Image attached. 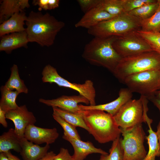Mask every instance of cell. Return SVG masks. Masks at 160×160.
I'll list each match as a JSON object with an SVG mask.
<instances>
[{"instance_id": "24", "label": "cell", "mask_w": 160, "mask_h": 160, "mask_svg": "<svg viewBox=\"0 0 160 160\" xmlns=\"http://www.w3.org/2000/svg\"><path fill=\"white\" fill-rule=\"evenodd\" d=\"M52 108L53 113L58 115L74 126L83 128L89 133V129L81 114L73 113L56 107Z\"/></svg>"}, {"instance_id": "23", "label": "cell", "mask_w": 160, "mask_h": 160, "mask_svg": "<svg viewBox=\"0 0 160 160\" xmlns=\"http://www.w3.org/2000/svg\"><path fill=\"white\" fill-rule=\"evenodd\" d=\"M1 97L0 108L7 111L18 107L16 103V98L20 93L16 90L10 89L5 85L0 88Z\"/></svg>"}, {"instance_id": "31", "label": "cell", "mask_w": 160, "mask_h": 160, "mask_svg": "<svg viewBox=\"0 0 160 160\" xmlns=\"http://www.w3.org/2000/svg\"><path fill=\"white\" fill-rule=\"evenodd\" d=\"M53 119L62 127L64 132L72 138L81 140V137L76 128V127L68 122L58 115L53 113Z\"/></svg>"}, {"instance_id": "22", "label": "cell", "mask_w": 160, "mask_h": 160, "mask_svg": "<svg viewBox=\"0 0 160 160\" xmlns=\"http://www.w3.org/2000/svg\"><path fill=\"white\" fill-rule=\"evenodd\" d=\"M21 138L13 128L4 132L0 136V153H5L10 150L20 153L21 149Z\"/></svg>"}, {"instance_id": "35", "label": "cell", "mask_w": 160, "mask_h": 160, "mask_svg": "<svg viewBox=\"0 0 160 160\" xmlns=\"http://www.w3.org/2000/svg\"><path fill=\"white\" fill-rule=\"evenodd\" d=\"M32 4L34 6L38 5L39 10H49L48 0H34L33 1Z\"/></svg>"}, {"instance_id": "10", "label": "cell", "mask_w": 160, "mask_h": 160, "mask_svg": "<svg viewBox=\"0 0 160 160\" xmlns=\"http://www.w3.org/2000/svg\"><path fill=\"white\" fill-rule=\"evenodd\" d=\"M112 45L122 58L153 51L149 44L137 31L116 37Z\"/></svg>"}, {"instance_id": "16", "label": "cell", "mask_w": 160, "mask_h": 160, "mask_svg": "<svg viewBox=\"0 0 160 160\" xmlns=\"http://www.w3.org/2000/svg\"><path fill=\"white\" fill-rule=\"evenodd\" d=\"M0 37V51L7 54L20 47H27L29 42L26 31L11 33Z\"/></svg>"}, {"instance_id": "28", "label": "cell", "mask_w": 160, "mask_h": 160, "mask_svg": "<svg viewBox=\"0 0 160 160\" xmlns=\"http://www.w3.org/2000/svg\"><path fill=\"white\" fill-rule=\"evenodd\" d=\"M159 5L156 2L144 5L128 12L141 20L148 19L151 17L157 10Z\"/></svg>"}, {"instance_id": "15", "label": "cell", "mask_w": 160, "mask_h": 160, "mask_svg": "<svg viewBox=\"0 0 160 160\" xmlns=\"http://www.w3.org/2000/svg\"><path fill=\"white\" fill-rule=\"evenodd\" d=\"M63 138L72 146L74 152L72 156L74 160H84L88 155L93 153L108 154L101 149L95 147L90 141L85 142L72 138L64 132Z\"/></svg>"}, {"instance_id": "26", "label": "cell", "mask_w": 160, "mask_h": 160, "mask_svg": "<svg viewBox=\"0 0 160 160\" xmlns=\"http://www.w3.org/2000/svg\"><path fill=\"white\" fill-rule=\"evenodd\" d=\"M124 0H100L97 6L109 14L116 16L125 12Z\"/></svg>"}, {"instance_id": "17", "label": "cell", "mask_w": 160, "mask_h": 160, "mask_svg": "<svg viewBox=\"0 0 160 160\" xmlns=\"http://www.w3.org/2000/svg\"><path fill=\"white\" fill-rule=\"evenodd\" d=\"M115 16L97 7L85 13L75 26L76 28H84L88 30Z\"/></svg>"}, {"instance_id": "39", "label": "cell", "mask_w": 160, "mask_h": 160, "mask_svg": "<svg viewBox=\"0 0 160 160\" xmlns=\"http://www.w3.org/2000/svg\"><path fill=\"white\" fill-rule=\"evenodd\" d=\"M56 155L53 151H50L39 160H54Z\"/></svg>"}, {"instance_id": "37", "label": "cell", "mask_w": 160, "mask_h": 160, "mask_svg": "<svg viewBox=\"0 0 160 160\" xmlns=\"http://www.w3.org/2000/svg\"><path fill=\"white\" fill-rule=\"evenodd\" d=\"M6 112L0 108V123L3 127L7 128L8 127L7 123L6 120Z\"/></svg>"}, {"instance_id": "34", "label": "cell", "mask_w": 160, "mask_h": 160, "mask_svg": "<svg viewBox=\"0 0 160 160\" xmlns=\"http://www.w3.org/2000/svg\"><path fill=\"white\" fill-rule=\"evenodd\" d=\"M54 160H74L66 148H61L57 154L55 156Z\"/></svg>"}, {"instance_id": "44", "label": "cell", "mask_w": 160, "mask_h": 160, "mask_svg": "<svg viewBox=\"0 0 160 160\" xmlns=\"http://www.w3.org/2000/svg\"><path fill=\"white\" fill-rule=\"evenodd\" d=\"M160 90V70H159V79L158 87V90Z\"/></svg>"}, {"instance_id": "27", "label": "cell", "mask_w": 160, "mask_h": 160, "mask_svg": "<svg viewBox=\"0 0 160 160\" xmlns=\"http://www.w3.org/2000/svg\"><path fill=\"white\" fill-rule=\"evenodd\" d=\"M140 30L153 33L160 32V6L151 17L142 20Z\"/></svg>"}, {"instance_id": "5", "label": "cell", "mask_w": 160, "mask_h": 160, "mask_svg": "<svg viewBox=\"0 0 160 160\" xmlns=\"http://www.w3.org/2000/svg\"><path fill=\"white\" fill-rule=\"evenodd\" d=\"M160 70V54L152 51L122 58L114 75L122 82L127 77L146 71Z\"/></svg>"}, {"instance_id": "9", "label": "cell", "mask_w": 160, "mask_h": 160, "mask_svg": "<svg viewBox=\"0 0 160 160\" xmlns=\"http://www.w3.org/2000/svg\"><path fill=\"white\" fill-rule=\"evenodd\" d=\"M113 116L117 124L122 128H127L143 122L145 123L144 104L142 97L138 99L130 100Z\"/></svg>"}, {"instance_id": "25", "label": "cell", "mask_w": 160, "mask_h": 160, "mask_svg": "<svg viewBox=\"0 0 160 160\" xmlns=\"http://www.w3.org/2000/svg\"><path fill=\"white\" fill-rule=\"evenodd\" d=\"M10 77L5 85L8 88L12 90H16L20 93L27 94L28 89L24 83L23 80L20 79L17 65L14 64L11 68Z\"/></svg>"}, {"instance_id": "18", "label": "cell", "mask_w": 160, "mask_h": 160, "mask_svg": "<svg viewBox=\"0 0 160 160\" xmlns=\"http://www.w3.org/2000/svg\"><path fill=\"white\" fill-rule=\"evenodd\" d=\"M21 147L20 153L24 160H39L47 153L50 145L46 144L41 146L24 137L21 138Z\"/></svg>"}, {"instance_id": "43", "label": "cell", "mask_w": 160, "mask_h": 160, "mask_svg": "<svg viewBox=\"0 0 160 160\" xmlns=\"http://www.w3.org/2000/svg\"><path fill=\"white\" fill-rule=\"evenodd\" d=\"M153 94L156 97L160 99V90L156 91Z\"/></svg>"}, {"instance_id": "14", "label": "cell", "mask_w": 160, "mask_h": 160, "mask_svg": "<svg viewBox=\"0 0 160 160\" xmlns=\"http://www.w3.org/2000/svg\"><path fill=\"white\" fill-rule=\"evenodd\" d=\"M132 93L128 88H123L119 91L118 97L110 102L95 105L79 104V107L81 110L103 111L113 116L124 105L132 99Z\"/></svg>"}, {"instance_id": "1", "label": "cell", "mask_w": 160, "mask_h": 160, "mask_svg": "<svg viewBox=\"0 0 160 160\" xmlns=\"http://www.w3.org/2000/svg\"><path fill=\"white\" fill-rule=\"evenodd\" d=\"M25 22L29 42H36L42 47L52 45L57 35L65 25L48 12L43 14L33 11L29 13Z\"/></svg>"}, {"instance_id": "3", "label": "cell", "mask_w": 160, "mask_h": 160, "mask_svg": "<svg viewBox=\"0 0 160 160\" xmlns=\"http://www.w3.org/2000/svg\"><path fill=\"white\" fill-rule=\"evenodd\" d=\"M81 113L89 133L98 143L113 142L120 136V128L111 114L98 110H82Z\"/></svg>"}, {"instance_id": "19", "label": "cell", "mask_w": 160, "mask_h": 160, "mask_svg": "<svg viewBox=\"0 0 160 160\" xmlns=\"http://www.w3.org/2000/svg\"><path fill=\"white\" fill-rule=\"evenodd\" d=\"M27 16L24 11L15 13L0 25V36L26 31L24 27Z\"/></svg>"}, {"instance_id": "8", "label": "cell", "mask_w": 160, "mask_h": 160, "mask_svg": "<svg viewBox=\"0 0 160 160\" xmlns=\"http://www.w3.org/2000/svg\"><path fill=\"white\" fill-rule=\"evenodd\" d=\"M159 79V71L151 70L129 76L122 82L132 93L146 97L158 90Z\"/></svg>"}, {"instance_id": "4", "label": "cell", "mask_w": 160, "mask_h": 160, "mask_svg": "<svg viewBox=\"0 0 160 160\" xmlns=\"http://www.w3.org/2000/svg\"><path fill=\"white\" fill-rule=\"evenodd\" d=\"M142 20L128 13L124 12L88 30L94 37H119L140 30Z\"/></svg>"}, {"instance_id": "29", "label": "cell", "mask_w": 160, "mask_h": 160, "mask_svg": "<svg viewBox=\"0 0 160 160\" xmlns=\"http://www.w3.org/2000/svg\"><path fill=\"white\" fill-rule=\"evenodd\" d=\"M120 136L113 143L107 154H101L99 160H123V151L120 142Z\"/></svg>"}, {"instance_id": "45", "label": "cell", "mask_w": 160, "mask_h": 160, "mask_svg": "<svg viewBox=\"0 0 160 160\" xmlns=\"http://www.w3.org/2000/svg\"><path fill=\"white\" fill-rule=\"evenodd\" d=\"M157 3L158 4L159 6H160V0H157Z\"/></svg>"}, {"instance_id": "36", "label": "cell", "mask_w": 160, "mask_h": 160, "mask_svg": "<svg viewBox=\"0 0 160 160\" xmlns=\"http://www.w3.org/2000/svg\"><path fill=\"white\" fill-rule=\"evenodd\" d=\"M146 98L158 108L160 113V99L156 97L153 94L148 96Z\"/></svg>"}, {"instance_id": "13", "label": "cell", "mask_w": 160, "mask_h": 160, "mask_svg": "<svg viewBox=\"0 0 160 160\" xmlns=\"http://www.w3.org/2000/svg\"><path fill=\"white\" fill-rule=\"evenodd\" d=\"M59 136L56 128L51 129L43 128L31 125L26 128L24 137L28 140L35 144H47L54 143Z\"/></svg>"}, {"instance_id": "38", "label": "cell", "mask_w": 160, "mask_h": 160, "mask_svg": "<svg viewBox=\"0 0 160 160\" xmlns=\"http://www.w3.org/2000/svg\"><path fill=\"white\" fill-rule=\"evenodd\" d=\"M59 3V0H48L49 10L54 9L58 7Z\"/></svg>"}, {"instance_id": "6", "label": "cell", "mask_w": 160, "mask_h": 160, "mask_svg": "<svg viewBox=\"0 0 160 160\" xmlns=\"http://www.w3.org/2000/svg\"><path fill=\"white\" fill-rule=\"evenodd\" d=\"M120 129L123 136L120 142L123 151V160H143L147 153L144 144L146 136L142 124Z\"/></svg>"}, {"instance_id": "40", "label": "cell", "mask_w": 160, "mask_h": 160, "mask_svg": "<svg viewBox=\"0 0 160 160\" xmlns=\"http://www.w3.org/2000/svg\"><path fill=\"white\" fill-rule=\"evenodd\" d=\"M4 153L10 160H21L18 157L12 154L10 151Z\"/></svg>"}, {"instance_id": "11", "label": "cell", "mask_w": 160, "mask_h": 160, "mask_svg": "<svg viewBox=\"0 0 160 160\" xmlns=\"http://www.w3.org/2000/svg\"><path fill=\"white\" fill-rule=\"evenodd\" d=\"M6 117V119L13 122L15 132L20 138L24 137L25 132L27 127L34 124L36 121L33 113L28 111L25 105L7 111Z\"/></svg>"}, {"instance_id": "20", "label": "cell", "mask_w": 160, "mask_h": 160, "mask_svg": "<svg viewBox=\"0 0 160 160\" xmlns=\"http://www.w3.org/2000/svg\"><path fill=\"white\" fill-rule=\"evenodd\" d=\"M28 0H3L0 3V23L8 19L15 13L24 11L30 7Z\"/></svg>"}, {"instance_id": "33", "label": "cell", "mask_w": 160, "mask_h": 160, "mask_svg": "<svg viewBox=\"0 0 160 160\" xmlns=\"http://www.w3.org/2000/svg\"><path fill=\"white\" fill-rule=\"evenodd\" d=\"M100 0H78L81 10L85 13L92 9L97 7Z\"/></svg>"}, {"instance_id": "42", "label": "cell", "mask_w": 160, "mask_h": 160, "mask_svg": "<svg viewBox=\"0 0 160 160\" xmlns=\"http://www.w3.org/2000/svg\"><path fill=\"white\" fill-rule=\"evenodd\" d=\"M0 160H10L4 153L0 154Z\"/></svg>"}, {"instance_id": "12", "label": "cell", "mask_w": 160, "mask_h": 160, "mask_svg": "<svg viewBox=\"0 0 160 160\" xmlns=\"http://www.w3.org/2000/svg\"><path fill=\"white\" fill-rule=\"evenodd\" d=\"M39 101L52 107H56L73 113L81 114L82 110L80 108L79 104L83 103L87 105L89 104V101L80 95H63L51 100L40 98Z\"/></svg>"}, {"instance_id": "7", "label": "cell", "mask_w": 160, "mask_h": 160, "mask_svg": "<svg viewBox=\"0 0 160 160\" xmlns=\"http://www.w3.org/2000/svg\"><path fill=\"white\" fill-rule=\"evenodd\" d=\"M42 75V80L44 83H55L59 87L74 90L86 98L89 102V105H96V91L91 80H86L82 84L71 83L60 76L56 68L49 64L44 68Z\"/></svg>"}, {"instance_id": "21", "label": "cell", "mask_w": 160, "mask_h": 160, "mask_svg": "<svg viewBox=\"0 0 160 160\" xmlns=\"http://www.w3.org/2000/svg\"><path fill=\"white\" fill-rule=\"evenodd\" d=\"M147 113L145 114L144 117L145 123L149 128L148 135L146 137L148 146V151L143 160H156V157L160 156V146L156 132L153 131L151 126L153 120L148 117Z\"/></svg>"}, {"instance_id": "30", "label": "cell", "mask_w": 160, "mask_h": 160, "mask_svg": "<svg viewBox=\"0 0 160 160\" xmlns=\"http://www.w3.org/2000/svg\"><path fill=\"white\" fill-rule=\"evenodd\" d=\"M137 33L150 45L152 49L160 54V32L153 33L139 30Z\"/></svg>"}, {"instance_id": "41", "label": "cell", "mask_w": 160, "mask_h": 160, "mask_svg": "<svg viewBox=\"0 0 160 160\" xmlns=\"http://www.w3.org/2000/svg\"><path fill=\"white\" fill-rule=\"evenodd\" d=\"M156 132L158 136L159 142L160 146V121L157 127V131Z\"/></svg>"}, {"instance_id": "32", "label": "cell", "mask_w": 160, "mask_h": 160, "mask_svg": "<svg viewBox=\"0 0 160 160\" xmlns=\"http://www.w3.org/2000/svg\"><path fill=\"white\" fill-rule=\"evenodd\" d=\"M156 1V0H124V12L128 13L144 5Z\"/></svg>"}, {"instance_id": "2", "label": "cell", "mask_w": 160, "mask_h": 160, "mask_svg": "<svg viewBox=\"0 0 160 160\" xmlns=\"http://www.w3.org/2000/svg\"><path fill=\"white\" fill-rule=\"evenodd\" d=\"M116 37H94L85 46L83 58L89 63L103 67L113 73L122 58L113 46Z\"/></svg>"}]
</instances>
